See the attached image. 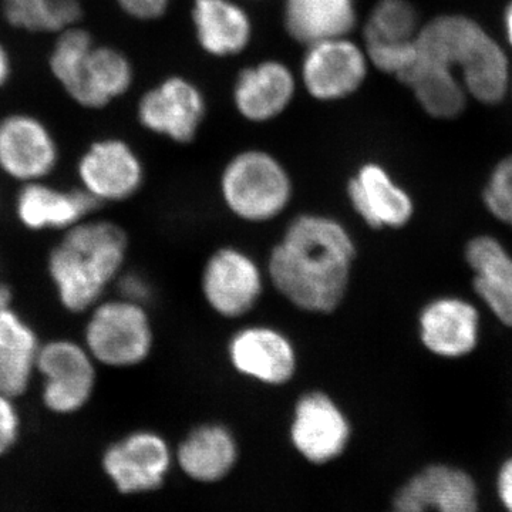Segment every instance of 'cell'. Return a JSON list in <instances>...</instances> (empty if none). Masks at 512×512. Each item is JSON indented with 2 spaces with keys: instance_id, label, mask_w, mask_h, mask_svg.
Instances as JSON below:
<instances>
[{
  "instance_id": "cell-1",
  "label": "cell",
  "mask_w": 512,
  "mask_h": 512,
  "mask_svg": "<svg viewBox=\"0 0 512 512\" xmlns=\"http://www.w3.org/2000/svg\"><path fill=\"white\" fill-rule=\"evenodd\" d=\"M356 239L339 218L302 212L288 222L265 262L268 284L299 312L328 316L352 286Z\"/></svg>"
},
{
  "instance_id": "cell-2",
  "label": "cell",
  "mask_w": 512,
  "mask_h": 512,
  "mask_svg": "<svg viewBox=\"0 0 512 512\" xmlns=\"http://www.w3.org/2000/svg\"><path fill=\"white\" fill-rule=\"evenodd\" d=\"M126 231L110 221L86 220L64 231L47 258V272L66 311H90L124 272Z\"/></svg>"
},
{
  "instance_id": "cell-3",
  "label": "cell",
  "mask_w": 512,
  "mask_h": 512,
  "mask_svg": "<svg viewBox=\"0 0 512 512\" xmlns=\"http://www.w3.org/2000/svg\"><path fill=\"white\" fill-rule=\"evenodd\" d=\"M416 50L453 69L468 97L480 103H500L510 90L507 53L480 23L467 16L441 15L424 23L416 36Z\"/></svg>"
},
{
  "instance_id": "cell-4",
  "label": "cell",
  "mask_w": 512,
  "mask_h": 512,
  "mask_svg": "<svg viewBox=\"0 0 512 512\" xmlns=\"http://www.w3.org/2000/svg\"><path fill=\"white\" fill-rule=\"evenodd\" d=\"M50 69L64 90L82 106H106L127 92L133 82V67L113 47H96L89 33L64 30L57 40Z\"/></svg>"
},
{
  "instance_id": "cell-5",
  "label": "cell",
  "mask_w": 512,
  "mask_h": 512,
  "mask_svg": "<svg viewBox=\"0 0 512 512\" xmlns=\"http://www.w3.org/2000/svg\"><path fill=\"white\" fill-rule=\"evenodd\" d=\"M220 192L232 217L245 224H268L291 205L293 181L285 165L272 154L245 150L222 170Z\"/></svg>"
},
{
  "instance_id": "cell-6",
  "label": "cell",
  "mask_w": 512,
  "mask_h": 512,
  "mask_svg": "<svg viewBox=\"0 0 512 512\" xmlns=\"http://www.w3.org/2000/svg\"><path fill=\"white\" fill-rule=\"evenodd\" d=\"M156 343L147 305L117 298L100 301L90 309L83 345L97 365L130 369L143 365Z\"/></svg>"
},
{
  "instance_id": "cell-7",
  "label": "cell",
  "mask_w": 512,
  "mask_h": 512,
  "mask_svg": "<svg viewBox=\"0 0 512 512\" xmlns=\"http://www.w3.org/2000/svg\"><path fill=\"white\" fill-rule=\"evenodd\" d=\"M266 285L265 266L235 245L215 249L202 266V299L222 319L239 320L251 315L264 298Z\"/></svg>"
},
{
  "instance_id": "cell-8",
  "label": "cell",
  "mask_w": 512,
  "mask_h": 512,
  "mask_svg": "<svg viewBox=\"0 0 512 512\" xmlns=\"http://www.w3.org/2000/svg\"><path fill=\"white\" fill-rule=\"evenodd\" d=\"M352 434V421L332 394L312 389L296 400L289 440L303 460L313 466L338 460L348 450Z\"/></svg>"
},
{
  "instance_id": "cell-9",
  "label": "cell",
  "mask_w": 512,
  "mask_h": 512,
  "mask_svg": "<svg viewBox=\"0 0 512 512\" xmlns=\"http://www.w3.org/2000/svg\"><path fill=\"white\" fill-rule=\"evenodd\" d=\"M36 375L42 379V402L49 412H80L96 389L97 363L83 343L50 340L40 348Z\"/></svg>"
},
{
  "instance_id": "cell-10",
  "label": "cell",
  "mask_w": 512,
  "mask_h": 512,
  "mask_svg": "<svg viewBox=\"0 0 512 512\" xmlns=\"http://www.w3.org/2000/svg\"><path fill=\"white\" fill-rule=\"evenodd\" d=\"M227 357L237 375L261 386L284 387L298 375L295 343L284 330L266 323H249L232 333Z\"/></svg>"
},
{
  "instance_id": "cell-11",
  "label": "cell",
  "mask_w": 512,
  "mask_h": 512,
  "mask_svg": "<svg viewBox=\"0 0 512 512\" xmlns=\"http://www.w3.org/2000/svg\"><path fill=\"white\" fill-rule=\"evenodd\" d=\"M173 464V448L153 430L131 431L111 443L101 458L104 474L123 495L160 490Z\"/></svg>"
},
{
  "instance_id": "cell-12",
  "label": "cell",
  "mask_w": 512,
  "mask_h": 512,
  "mask_svg": "<svg viewBox=\"0 0 512 512\" xmlns=\"http://www.w3.org/2000/svg\"><path fill=\"white\" fill-rule=\"evenodd\" d=\"M302 82L320 101L345 99L362 86L369 72L366 50L346 37L323 40L306 46Z\"/></svg>"
},
{
  "instance_id": "cell-13",
  "label": "cell",
  "mask_w": 512,
  "mask_h": 512,
  "mask_svg": "<svg viewBox=\"0 0 512 512\" xmlns=\"http://www.w3.org/2000/svg\"><path fill=\"white\" fill-rule=\"evenodd\" d=\"M389 512H481L480 491L467 471L430 464L397 488Z\"/></svg>"
},
{
  "instance_id": "cell-14",
  "label": "cell",
  "mask_w": 512,
  "mask_h": 512,
  "mask_svg": "<svg viewBox=\"0 0 512 512\" xmlns=\"http://www.w3.org/2000/svg\"><path fill=\"white\" fill-rule=\"evenodd\" d=\"M77 174L82 190L100 205L126 201L144 183L140 157L127 143L116 138L92 144L80 158Z\"/></svg>"
},
{
  "instance_id": "cell-15",
  "label": "cell",
  "mask_w": 512,
  "mask_h": 512,
  "mask_svg": "<svg viewBox=\"0 0 512 512\" xmlns=\"http://www.w3.org/2000/svg\"><path fill=\"white\" fill-rule=\"evenodd\" d=\"M204 116V97L183 77H170L144 94L138 104V119L147 130L180 144L197 137Z\"/></svg>"
},
{
  "instance_id": "cell-16",
  "label": "cell",
  "mask_w": 512,
  "mask_h": 512,
  "mask_svg": "<svg viewBox=\"0 0 512 512\" xmlns=\"http://www.w3.org/2000/svg\"><path fill=\"white\" fill-rule=\"evenodd\" d=\"M59 151L35 117L13 114L0 121V170L22 183H37L55 170Z\"/></svg>"
},
{
  "instance_id": "cell-17",
  "label": "cell",
  "mask_w": 512,
  "mask_h": 512,
  "mask_svg": "<svg viewBox=\"0 0 512 512\" xmlns=\"http://www.w3.org/2000/svg\"><path fill=\"white\" fill-rule=\"evenodd\" d=\"M346 195L350 208L369 228L399 229L412 220V197L380 164L360 165L348 181Z\"/></svg>"
},
{
  "instance_id": "cell-18",
  "label": "cell",
  "mask_w": 512,
  "mask_h": 512,
  "mask_svg": "<svg viewBox=\"0 0 512 512\" xmlns=\"http://www.w3.org/2000/svg\"><path fill=\"white\" fill-rule=\"evenodd\" d=\"M239 460L234 431L220 421L192 427L174 450V463L185 477L201 484H215L232 473Z\"/></svg>"
},
{
  "instance_id": "cell-19",
  "label": "cell",
  "mask_w": 512,
  "mask_h": 512,
  "mask_svg": "<svg viewBox=\"0 0 512 512\" xmlns=\"http://www.w3.org/2000/svg\"><path fill=\"white\" fill-rule=\"evenodd\" d=\"M99 207L82 188L60 190L37 181L23 185L16 200V215L20 224L32 231H67L89 220Z\"/></svg>"
},
{
  "instance_id": "cell-20",
  "label": "cell",
  "mask_w": 512,
  "mask_h": 512,
  "mask_svg": "<svg viewBox=\"0 0 512 512\" xmlns=\"http://www.w3.org/2000/svg\"><path fill=\"white\" fill-rule=\"evenodd\" d=\"M292 70L276 60H266L247 67L234 87V103L242 117L265 123L284 113L295 96Z\"/></svg>"
},
{
  "instance_id": "cell-21",
  "label": "cell",
  "mask_w": 512,
  "mask_h": 512,
  "mask_svg": "<svg viewBox=\"0 0 512 512\" xmlns=\"http://www.w3.org/2000/svg\"><path fill=\"white\" fill-rule=\"evenodd\" d=\"M420 338L434 355H468L477 345L478 313L470 303L443 298L424 306L420 313Z\"/></svg>"
},
{
  "instance_id": "cell-22",
  "label": "cell",
  "mask_w": 512,
  "mask_h": 512,
  "mask_svg": "<svg viewBox=\"0 0 512 512\" xmlns=\"http://www.w3.org/2000/svg\"><path fill=\"white\" fill-rule=\"evenodd\" d=\"M412 90L423 110L434 119L451 120L466 110L468 94L458 74L446 64L420 56L396 77Z\"/></svg>"
},
{
  "instance_id": "cell-23",
  "label": "cell",
  "mask_w": 512,
  "mask_h": 512,
  "mask_svg": "<svg viewBox=\"0 0 512 512\" xmlns=\"http://www.w3.org/2000/svg\"><path fill=\"white\" fill-rule=\"evenodd\" d=\"M40 348L35 329L19 313L0 311V392L13 399L28 392Z\"/></svg>"
},
{
  "instance_id": "cell-24",
  "label": "cell",
  "mask_w": 512,
  "mask_h": 512,
  "mask_svg": "<svg viewBox=\"0 0 512 512\" xmlns=\"http://www.w3.org/2000/svg\"><path fill=\"white\" fill-rule=\"evenodd\" d=\"M285 28L309 46L346 37L357 23L356 0H285Z\"/></svg>"
},
{
  "instance_id": "cell-25",
  "label": "cell",
  "mask_w": 512,
  "mask_h": 512,
  "mask_svg": "<svg viewBox=\"0 0 512 512\" xmlns=\"http://www.w3.org/2000/svg\"><path fill=\"white\" fill-rule=\"evenodd\" d=\"M192 20L198 42L212 56L238 55L251 40V19L231 0H195Z\"/></svg>"
},
{
  "instance_id": "cell-26",
  "label": "cell",
  "mask_w": 512,
  "mask_h": 512,
  "mask_svg": "<svg viewBox=\"0 0 512 512\" xmlns=\"http://www.w3.org/2000/svg\"><path fill=\"white\" fill-rule=\"evenodd\" d=\"M473 268L474 288L504 325L512 326V258L491 237H478L466 249Z\"/></svg>"
},
{
  "instance_id": "cell-27",
  "label": "cell",
  "mask_w": 512,
  "mask_h": 512,
  "mask_svg": "<svg viewBox=\"0 0 512 512\" xmlns=\"http://www.w3.org/2000/svg\"><path fill=\"white\" fill-rule=\"evenodd\" d=\"M2 9L10 25L29 32L69 29L82 12L77 0H2Z\"/></svg>"
},
{
  "instance_id": "cell-28",
  "label": "cell",
  "mask_w": 512,
  "mask_h": 512,
  "mask_svg": "<svg viewBox=\"0 0 512 512\" xmlns=\"http://www.w3.org/2000/svg\"><path fill=\"white\" fill-rule=\"evenodd\" d=\"M421 26L409 0H379L365 26L366 46H397L413 42Z\"/></svg>"
},
{
  "instance_id": "cell-29",
  "label": "cell",
  "mask_w": 512,
  "mask_h": 512,
  "mask_svg": "<svg viewBox=\"0 0 512 512\" xmlns=\"http://www.w3.org/2000/svg\"><path fill=\"white\" fill-rule=\"evenodd\" d=\"M484 202L491 214L512 227V156L495 165L484 190Z\"/></svg>"
},
{
  "instance_id": "cell-30",
  "label": "cell",
  "mask_w": 512,
  "mask_h": 512,
  "mask_svg": "<svg viewBox=\"0 0 512 512\" xmlns=\"http://www.w3.org/2000/svg\"><path fill=\"white\" fill-rule=\"evenodd\" d=\"M20 434V416L15 399L0 392V457L15 446Z\"/></svg>"
},
{
  "instance_id": "cell-31",
  "label": "cell",
  "mask_w": 512,
  "mask_h": 512,
  "mask_svg": "<svg viewBox=\"0 0 512 512\" xmlns=\"http://www.w3.org/2000/svg\"><path fill=\"white\" fill-rule=\"evenodd\" d=\"M121 9L133 18L153 20L163 16L170 0H117Z\"/></svg>"
},
{
  "instance_id": "cell-32",
  "label": "cell",
  "mask_w": 512,
  "mask_h": 512,
  "mask_svg": "<svg viewBox=\"0 0 512 512\" xmlns=\"http://www.w3.org/2000/svg\"><path fill=\"white\" fill-rule=\"evenodd\" d=\"M116 284L119 286V296L148 305V299L151 298V289L143 276L123 272L120 278L117 279Z\"/></svg>"
},
{
  "instance_id": "cell-33",
  "label": "cell",
  "mask_w": 512,
  "mask_h": 512,
  "mask_svg": "<svg viewBox=\"0 0 512 512\" xmlns=\"http://www.w3.org/2000/svg\"><path fill=\"white\" fill-rule=\"evenodd\" d=\"M495 493L505 512H512V457L505 460L495 477Z\"/></svg>"
},
{
  "instance_id": "cell-34",
  "label": "cell",
  "mask_w": 512,
  "mask_h": 512,
  "mask_svg": "<svg viewBox=\"0 0 512 512\" xmlns=\"http://www.w3.org/2000/svg\"><path fill=\"white\" fill-rule=\"evenodd\" d=\"M10 73V60L8 53L3 49V46L0 45V86L8 80Z\"/></svg>"
},
{
  "instance_id": "cell-35",
  "label": "cell",
  "mask_w": 512,
  "mask_h": 512,
  "mask_svg": "<svg viewBox=\"0 0 512 512\" xmlns=\"http://www.w3.org/2000/svg\"><path fill=\"white\" fill-rule=\"evenodd\" d=\"M504 32L508 45L512 47V0L508 3L504 12Z\"/></svg>"
},
{
  "instance_id": "cell-36",
  "label": "cell",
  "mask_w": 512,
  "mask_h": 512,
  "mask_svg": "<svg viewBox=\"0 0 512 512\" xmlns=\"http://www.w3.org/2000/svg\"><path fill=\"white\" fill-rule=\"evenodd\" d=\"M12 305V291L8 285L0 284V311L9 309Z\"/></svg>"
}]
</instances>
